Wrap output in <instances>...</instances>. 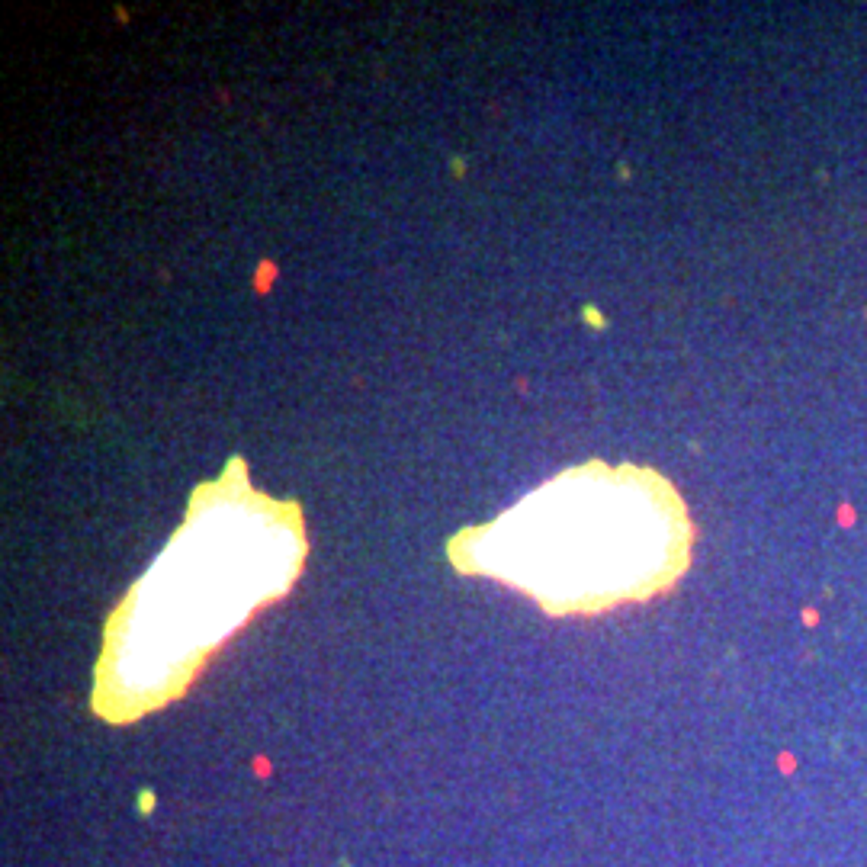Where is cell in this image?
Returning <instances> with one entry per match:
<instances>
[{
	"mask_svg": "<svg viewBox=\"0 0 867 867\" xmlns=\"http://www.w3.org/2000/svg\"><path fill=\"white\" fill-rule=\"evenodd\" d=\"M302 556L299 508L257 495L231 460L196 488L183 527L109 620L97 713L123 723L177 697L231 630L286 595Z\"/></svg>",
	"mask_w": 867,
	"mask_h": 867,
	"instance_id": "obj_1",
	"label": "cell"
},
{
	"mask_svg": "<svg viewBox=\"0 0 867 867\" xmlns=\"http://www.w3.org/2000/svg\"><path fill=\"white\" fill-rule=\"evenodd\" d=\"M691 520L665 476L585 462L450 543L462 572L495 575L549 614H595L646 601L691 562Z\"/></svg>",
	"mask_w": 867,
	"mask_h": 867,
	"instance_id": "obj_2",
	"label": "cell"
}]
</instances>
